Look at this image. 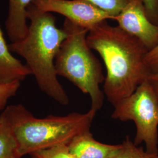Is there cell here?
<instances>
[{
    "instance_id": "cell-19",
    "label": "cell",
    "mask_w": 158,
    "mask_h": 158,
    "mask_svg": "<svg viewBox=\"0 0 158 158\" xmlns=\"http://www.w3.org/2000/svg\"><path fill=\"white\" fill-rule=\"evenodd\" d=\"M151 158H158V155L155 156H151Z\"/></svg>"
},
{
    "instance_id": "cell-1",
    "label": "cell",
    "mask_w": 158,
    "mask_h": 158,
    "mask_svg": "<svg viewBox=\"0 0 158 158\" xmlns=\"http://www.w3.org/2000/svg\"><path fill=\"white\" fill-rule=\"evenodd\" d=\"M87 43L106 69L103 93L113 106L131 95L151 72L145 62L148 50L139 40L107 21L89 31Z\"/></svg>"
},
{
    "instance_id": "cell-2",
    "label": "cell",
    "mask_w": 158,
    "mask_h": 158,
    "mask_svg": "<svg viewBox=\"0 0 158 158\" xmlns=\"http://www.w3.org/2000/svg\"><path fill=\"white\" fill-rule=\"evenodd\" d=\"M30 21L25 36L9 45V49L23 57L40 89L61 105L66 106L69 98L59 81L55 60L67 34L59 28L52 13L41 11L32 4L27 10Z\"/></svg>"
},
{
    "instance_id": "cell-13",
    "label": "cell",
    "mask_w": 158,
    "mask_h": 158,
    "mask_svg": "<svg viewBox=\"0 0 158 158\" xmlns=\"http://www.w3.org/2000/svg\"><path fill=\"white\" fill-rule=\"evenodd\" d=\"M123 149L116 158H151L142 147L136 146L127 136L123 142Z\"/></svg>"
},
{
    "instance_id": "cell-3",
    "label": "cell",
    "mask_w": 158,
    "mask_h": 158,
    "mask_svg": "<svg viewBox=\"0 0 158 158\" xmlns=\"http://www.w3.org/2000/svg\"><path fill=\"white\" fill-rule=\"evenodd\" d=\"M11 123L21 157L61 143L68 144L75 136L90 130L96 112L70 113L38 118L22 104L4 110Z\"/></svg>"
},
{
    "instance_id": "cell-17",
    "label": "cell",
    "mask_w": 158,
    "mask_h": 158,
    "mask_svg": "<svg viewBox=\"0 0 158 158\" xmlns=\"http://www.w3.org/2000/svg\"><path fill=\"white\" fill-rule=\"evenodd\" d=\"M147 17L152 23L158 26V0H142Z\"/></svg>"
},
{
    "instance_id": "cell-16",
    "label": "cell",
    "mask_w": 158,
    "mask_h": 158,
    "mask_svg": "<svg viewBox=\"0 0 158 158\" xmlns=\"http://www.w3.org/2000/svg\"><path fill=\"white\" fill-rule=\"evenodd\" d=\"M145 62L151 73H158V44L148 52Z\"/></svg>"
},
{
    "instance_id": "cell-12",
    "label": "cell",
    "mask_w": 158,
    "mask_h": 158,
    "mask_svg": "<svg viewBox=\"0 0 158 158\" xmlns=\"http://www.w3.org/2000/svg\"><path fill=\"white\" fill-rule=\"evenodd\" d=\"M31 158H76L70 152L68 144L61 143L31 153Z\"/></svg>"
},
{
    "instance_id": "cell-9",
    "label": "cell",
    "mask_w": 158,
    "mask_h": 158,
    "mask_svg": "<svg viewBox=\"0 0 158 158\" xmlns=\"http://www.w3.org/2000/svg\"><path fill=\"white\" fill-rule=\"evenodd\" d=\"M11 52L0 27V85L21 82L32 74L28 67Z\"/></svg>"
},
{
    "instance_id": "cell-7",
    "label": "cell",
    "mask_w": 158,
    "mask_h": 158,
    "mask_svg": "<svg viewBox=\"0 0 158 158\" xmlns=\"http://www.w3.org/2000/svg\"><path fill=\"white\" fill-rule=\"evenodd\" d=\"M113 20L126 32L139 40L148 51L158 44V26L148 18L142 0H132Z\"/></svg>"
},
{
    "instance_id": "cell-5",
    "label": "cell",
    "mask_w": 158,
    "mask_h": 158,
    "mask_svg": "<svg viewBox=\"0 0 158 158\" xmlns=\"http://www.w3.org/2000/svg\"><path fill=\"white\" fill-rule=\"evenodd\" d=\"M111 118L132 121L135 125L134 143H144L146 152L158 155V98L148 79L124 100L114 106Z\"/></svg>"
},
{
    "instance_id": "cell-18",
    "label": "cell",
    "mask_w": 158,
    "mask_h": 158,
    "mask_svg": "<svg viewBox=\"0 0 158 158\" xmlns=\"http://www.w3.org/2000/svg\"><path fill=\"white\" fill-rule=\"evenodd\" d=\"M148 80L152 85L153 89L155 91L158 98V73H151L149 74Z\"/></svg>"
},
{
    "instance_id": "cell-4",
    "label": "cell",
    "mask_w": 158,
    "mask_h": 158,
    "mask_svg": "<svg viewBox=\"0 0 158 158\" xmlns=\"http://www.w3.org/2000/svg\"><path fill=\"white\" fill-rule=\"evenodd\" d=\"M67 34L55 60L57 76L68 80L90 97L91 109L96 113L104 104V94L100 85L105 80L102 64L87 43L89 30L64 19Z\"/></svg>"
},
{
    "instance_id": "cell-8",
    "label": "cell",
    "mask_w": 158,
    "mask_h": 158,
    "mask_svg": "<svg viewBox=\"0 0 158 158\" xmlns=\"http://www.w3.org/2000/svg\"><path fill=\"white\" fill-rule=\"evenodd\" d=\"M68 145L76 158H116L123 149L122 143L111 145L97 141L90 130L75 136Z\"/></svg>"
},
{
    "instance_id": "cell-14",
    "label": "cell",
    "mask_w": 158,
    "mask_h": 158,
    "mask_svg": "<svg viewBox=\"0 0 158 158\" xmlns=\"http://www.w3.org/2000/svg\"><path fill=\"white\" fill-rule=\"evenodd\" d=\"M95 6L107 12L113 18L132 0H88Z\"/></svg>"
},
{
    "instance_id": "cell-15",
    "label": "cell",
    "mask_w": 158,
    "mask_h": 158,
    "mask_svg": "<svg viewBox=\"0 0 158 158\" xmlns=\"http://www.w3.org/2000/svg\"><path fill=\"white\" fill-rule=\"evenodd\" d=\"M20 81L0 85V110H4L9 100L17 94L20 87Z\"/></svg>"
},
{
    "instance_id": "cell-11",
    "label": "cell",
    "mask_w": 158,
    "mask_h": 158,
    "mask_svg": "<svg viewBox=\"0 0 158 158\" xmlns=\"http://www.w3.org/2000/svg\"><path fill=\"white\" fill-rule=\"evenodd\" d=\"M10 120L5 111L0 114V158H21Z\"/></svg>"
},
{
    "instance_id": "cell-10",
    "label": "cell",
    "mask_w": 158,
    "mask_h": 158,
    "mask_svg": "<svg viewBox=\"0 0 158 158\" xmlns=\"http://www.w3.org/2000/svg\"><path fill=\"white\" fill-rule=\"evenodd\" d=\"M35 0H8L6 29L11 43L23 39L27 34V10Z\"/></svg>"
},
{
    "instance_id": "cell-6",
    "label": "cell",
    "mask_w": 158,
    "mask_h": 158,
    "mask_svg": "<svg viewBox=\"0 0 158 158\" xmlns=\"http://www.w3.org/2000/svg\"><path fill=\"white\" fill-rule=\"evenodd\" d=\"M40 11L57 13L89 31L113 17L88 0H35L32 2Z\"/></svg>"
}]
</instances>
